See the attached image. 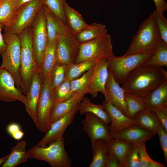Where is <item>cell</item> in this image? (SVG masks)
Wrapping results in <instances>:
<instances>
[{"label":"cell","mask_w":167,"mask_h":167,"mask_svg":"<svg viewBox=\"0 0 167 167\" xmlns=\"http://www.w3.org/2000/svg\"><path fill=\"white\" fill-rule=\"evenodd\" d=\"M109 70V74L103 94L104 101L112 104L127 116V108L124 96L125 92Z\"/></svg>","instance_id":"cell-17"},{"label":"cell","mask_w":167,"mask_h":167,"mask_svg":"<svg viewBox=\"0 0 167 167\" xmlns=\"http://www.w3.org/2000/svg\"><path fill=\"white\" fill-rule=\"evenodd\" d=\"M138 147L139 160V167H148V164L152 160L148 153L145 144L137 146Z\"/></svg>","instance_id":"cell-43"},{"label":"cell","mask_w":167,"mask_h":167,"mask_svg":"<svg viewBox=\"0 0 167 167\" xmlns=\"http://www.w3.org/2000/svg\"><path fill=\"white\" fill-rule=\"evenodd\" d=\"M152 110L155 113L160 122L167 131V105L156 107Z\"/></svg>","instance_id":"cell-42"},{"label":"cell","mask_w":167,"mask_h":167,"mask_svg":"<svg viewBox=\"0 0 167 167\" xmlns=\"http://www.w3.org/2000/svg\"><path fill=\"white\" fill-rule=\"evenodd\" d=\"M107 32L105 25L93 23L81 31L75 36L79 43H83L96 39Z\"/></svg>","instance_id":"cell-31"},{"label":"cell","mask_w":167,"mask_h":167,"mask_svg":"<svg viewBox=\"0 0 167 167\" xmlns=\"http://www.w3.org/2000/svg\"><path fill=\"white\" fill-rule=\"evenodd\" d=\"M135 124L156 134L160 121L153 110L146 108L138 112L132 119Z\"/></svg>","instance_id":"cell-25"},{"label":"cell","mask_w":167,"mask_h":167,"mask_svg":"<svg viewBox=\"0 0 167 167\" xmlns=\"http://www.w3.org/2000/svg\"><path fill=\"white\" fill-rule=\"evenodd\" d=\"M101 105L110 117V135L135 124L132 119L126 116L112 104L103 101Z\"/></svg>","instance_id":"cell-20"},{"label":"cell","mask_w":167,"mask_h":167,"mask_svg":"<svg viewBox=\"0 0 167 167\" xmlns=\"http://www.w3.org/2000/svg\"><path fill=\"white\" fill-rule=\"evenodd\" d=\"M42 0H32L17 10L10 24L4 26V32L16 35L30 26L42 6Z\"/></svg>","instance_id":"cell-8"},{"label":"cell","mask_w":167,"mask_h":167,"mask_svg":"<svg viewBox=\"0 0 167 167\" xmlns=\"http://www.w3.org/2000/svg\"><path fill=\"white\" fill-rule=\"evenodd\" d=\"M114 56L111 38L107 32L96 39L80 43L79 54L75 63L88 60L98 61Z\"/></svg>","instance_id":"cell-7"},{"label":"cell","mask_w":167,"mask_h":167,"mask_svg":"<svg viewBox=\"0 0 167 167\" xmlns=\"http://www.w3.org/2000/svg\"><path fill=\"white\" fill-rule=\"evenodd\" d=\"M165 165L153 160L152 159L148 163V167H165Z\"/></svg>","instance_id":"cell-50"},{"label":"cell","mask_w":167,"mask_h":167,"mask_svg":"<svg viewBox=\"0 0 167 167\" xmlns=\"http://www.w3.org/2000/svg\"><path fill=\"white\" fill-rule=\"evenodd\" d=\"M167 82V72L162 67L143 64L132 71L122 84L125 92L140 96Z\"/></svg>","instance_id":"cell-1"},{"label":"cell","mask_w":167,"mask_h":167,"mask_svg":"<svg viewBox=\"0 0 167 167\" xmlns=\"http://www.w3.org/2000/svg\"><path fill=\"white\" fill-rule=\"evenodd\" d=\"M54 104L49 76H46L43 78L37 105V127L40 131L45 133L50 127V116Z\"/></svg>","instance_id":"cell-10"},{"label":"cell","mask_w":167,"mask_h":167,"mask_svg":"<svg viewBox=\"0 0 167 167\" xmlns=\"http://www.w3.org/2000/svg\"><path fill=\"white\" fill-rule=\"evenodd\" d=\"M16 86L13 78L9 72L0 67V100L7 102L19 101L24 104L25 96Z\"/></svg>","instance_id":"cell-15"},{"label":"cell","mask_w":167,"mask_h":167,"mask_svg":"<svg viewBox=\"0 0 167 167\" xmlns=\"http://www.w3.org/2000/svg\"><path fill=\"white\" fill-rule=\"evenodd\" d=\"M32 0H10L11 3L15 11L24 4Z\"/></svg>","instance_id":"cell-48"},{"label":"cell","mask_w":167,"mask_h":167,"mask_svg":"<svg viewBox=\"0 0 167 167\" xmlns=\"http://www.w3.org/2000/svg\"><path fill=\"white\" fill-rule=\"evenodd\" d=\"M2 1H3V0H0V4L2 2Z\"/></svg>","instance_id":"cell-52"},{"label":"cell","mask_w":167,"mask_h":167,"mask_svg":"<svg viewBox=\"0 0 167 167\" xmlns=\"http://www.w3.org/2000/svg\"><path fill=\"white\" fill-rule=\"evenodd\" d=\"M70 81L64 80L58 86L52 89V95L54 103L66 101L71 96L73 93Z\"/></svg>","instance_id":"cell-35"},{"label":"cell","mask_w":167,"mask_h":167,"mask_svg":"<svg viewBox=\"0 0 167 167\" xmlns=\"http://www.w3.org/2000/svg\"><path fill=\"white\" fill-rule=\"evenodd\" d=\"M43 79L40 68L36 67L32 75L29 89L25 96V102L24 104L26 111L36 127L37 105Z\"/></svg>","instance_id":"cell-13"},{"label":"cell","mask_w":167,"mask_h":167,"mask_svg":"<svg viewBox=\"0 0 167 167\" xmlns=\"http://www.w3.org/2000/svg\"><path fill=\"white\" fill-rule=\"evenodd\" d=\"M107 141L118 158L120 167H126V156L133 143L123 140L111 138Z\"/></svg>","instance_id":"cell-32"},{"label":"cell","mask_w":167,"mask_h":167,"mask_svg":"<svg viewBox=\"0 0 167 167\" xmlns=\"http://www.w3.org/2000/svg\"><path fill=\"white\" fill-rule=\"evenodd\" d=\"M42 1L43 4L46 6L53 14L67 26L64 12L65 0H42Z\"/></svg>","instance_id":"cell-37"},{"label":"cell","mask_w":167,"mask_h":167,"mask_svg":"<svg viewBox=\"0 0 167 167\" xmlns=\"http://www.w3.org/2000/svg\"><path fill=\"white\" fill-rule=\"evenodd\" d=\"M79 111L80 115L86 113H91L107 124L110 123L111 119L109 113L104 109L101 105H96L92 102L91 100L84 97L79 103Z\"/></svg>","instance_id":"cell-27"},{"label":"cell","mask_w":167,"mask_h":167,"mask_svg":"<svg viewBox=\"0 0 167 167\" xmlns=\"http://www.w3.org/2000/svg\"><path fill=\"white\" fill-rule=\"evenodd\" d=\"M124 96L127 108V116L130 118L132 119L138 112L147 108L139 95L125 92Z\"/></svg>","instance_id":"cell-33"},{"label":"cell","mask_w":167,"mask_h":167,"mask_svg":"<svg viewBox=\"0 0 167 167\" xmlns=\"http://www.w3.org/2000/svg\"><path fill=\"white\" fill-rule=\"evenodd\" d=\"M161 40L167 44V19L163 14L153 12Z\"/></svg>","instance_id":"cell-40"},{"label":"cell","mask_w":167,"mask_h":167,"mask_svg":"<svg viewBox=\"0 0 167 167\" xmlns=\"http://www.w3.org/2000/svg\"><path fill=\"white\" fill-rule=\"evenodd\" d=\"M64 12L67 26L75 36L89 26L82 15L70 7L66 1L64 4Z\"/></svg>","instance_id":"cell-24"},{"label":"cell","mask_w":167,"mask_h":167,"mask_svg":"<svg viewBox=\"0 0 167 167\" xmlns=\"http://www.w3.org/2000/svg\"><path fill=\"white\" fill-rule=\"evenodd\" d=\"M15 11L10 0H3L0 4V24H3L4 26H8Z\"/></svg>","instance_id":"cell-38"},{"label":"cell","mask_w":167,"mask_h":167,"mask_svg":"<svg viewBox=\"0 0 167 167\" xmlns=\"http://www.w3.org/2000/svg\"><path fill=\"white\" fill-rule=\"evenodd\" d=\"M31 26L18 34L20 44V74L24 87L23 93L26 95L30 86L32 75L37 67L32 49Z\"/></svg>","instance_id":"cell-6"},{"label":"cell","mask_w":167,"mask_h":167,"mask_svg":"<svg viewBox=\"0 0 167 167\" xmlns=\"http://www.w3.org/2000/svg\"><path fill=\"white\" fill-rule=\"evenodd\" d=\"M85 94L84 92L73 93L66 100L54 103L50 116L51 124L68 113L83 99Z\"/></svg>","instance_id":"cell-21"},{"label":"cell","mask_w":167,"mask_h":167,"mask_svg":"<svg viewBox=\"0 0 167 167\" xmlns=\"http://www.w3.org/2000/svg\"><path fill=\"white\" fill-rule=\"evenodd\" d=\"M109 150L106 160V167H120L118 158L109 144Z\"/></svg>","instance_id":"cell-44"},{"label":"cell","mask_w":167,"mask_h":167,"mask_svg":"<svg viewBox=\"0 0 167 167\" xmlns=\"http://www.w3.org/2000/svg\"><path fill=\"white\" fill-rule=\"evenodd\" d=\"M94 67L86 71L79 78L71 81V88L73 94L82 92L86 94V91L92 79Z\"/></svg>","instance_id":"cell-34"},{"label":"cell","mask_w":167,"mask_h":167,"mask_svg":"<svg viewBox=\"0 0 167 167\" xmlns=\"http://www.w3.org/2000/svg\"><path fill=\"white\" fill-rule=\"evenodd\" d=\"M20 125L16 123H12L9 124L7 126L6 130L7 133L11 136L14 133L21 130Z\"/></svg>","instance_id":"cell-46"},{"label":"cell","mask_w":167,"mask_h":167,"mask_svg":"<svg viewBox=\"0 0 167 167\" xmlns=\"http://www.w3.org/2000/svg\"><path fill=\"white\" fill-rule=\"evenodd\" d=\"M140 96L146 107L152 110L156 107L167 105V82Z\"/></svg>","instance_id":"cell-22"},{"label":"cell","mask_w":167,"mask_h":167,"mask_svg":"<svg viewBox=\"0 0 167 167\" xmlns=\"http://www.w3.org/2000/svg\"><path fill=\"white\" fill-rule=\"evenodd\" d=\"M66 65L56 62L53 67L49 76L52 89L55 88L64 81Z\"/></svg>","instance_id":"cell-36"},{"label":"cell","mask_w":167,"mask_h":167,"mask_svg":"<svg viewBox=\"0 0 167 167\" xmlns=\"http://www.w3.org/2000/svg\"><path fill=\"white\" fill-rule=\"evenodd\" d=\"M8 155L0 158V166L3 164L8 156Z\"/></svg>","instance_id":"cell-51"},{"label":"cell","mask_w":167,"mask_h":167,"mask_svg":"<svg viewBox=\"0 0 167 167\" xmlns=\"http://www.w3.org/2000/svg\"><path fill=\"white\" fill-rule=\"evenodd\" d=\"M109 74L107 59H101L96 62L90 84L86 91V93L96 97L99 92L105 93V86Z\"/></svg>","instance_id":"cell-16"},{"label":"cell","mask_w":167,"mask_h":167,"mask_svg":"<svg viewBox=\"0 0 167 167\" xmlns=\"http://www.w3.org/2000/svg\"><path fill=\"white\" fill-rule=\"evenodd\" d=\"M4 25L0 24V54L1 55L5 52L6 48V45L4 40L2 31Z\"/></svg>","instance_id":"cell-47"},{"label":"cell","mask_w":167,"mask_h":167,"mask_svg":"<svg viewBox=\"0 0 167 167\" xmlns=\"http://www.w3.org/2000/svg\"><path fill=\"white\" fill-rule=\"evenodd\" d=\"M143 64L167 67V44L161 39L155 46L152 54Z\"/></svg>","instance_id":"cell-28"},{"label":"cell","mask_w":167,"mask_h":167,"mask_svg":"<svg viewBox=\"0 0 167 167\" xmlns=\"http://www.w3.org/2000/svg\"><path fill=\"white\" fill-rule=\"evenodd\" d=\"M6 45V50L2 55L0 67L7 70L13 78L16 87L23 93L24 88L20 74V44L17 35L4 32L2 34Z\"/></svg>","instance_id":"cell-4"},{"label":"cell","mask_w":167,"mask_h":167,"mask_svg":"<svg viewBox=\"0 0 167 167\" xmlns=\"http://www.w3.org/2000/svg\"><path fill=\"white\" fill-rule=\"evenodd\" d=\"M126 167H139L140 160L137 145L133 144L125 158Z\"/></svg>","instance_id":"cell-39"},{"label":"cell","mask_w":167,"mask_h":167,"mask_svg":"<svg viewBox=\"0 0 167 167\" xmlns=\"http://www.w3.org/2000/svg\"><path fill=\"white\" fill-rule=\"evenodd\" d=\"M64 142L63 137L45 146H32L28 151L29 158L45 161L52 167H70L72 160L66 151Z\"/></svg>","instance_id":"cell-3"},{"label":"cell","mask_w":167,"mask_h":167,"mask_svg":"<svg viewBox=\"0 0 167 167\" xmlns=\"http://www.w3.org/2000/svg\"><path fill=\"white\" fill-rule=\"evenodd\" d=\"M97 61L88 60L78 63L66 65L64 80L71 81L79 78L86 71L93 68Z\"/></svg>","instance_id":"cell-29"},{"label":"cell","mask_w":167,"mask_h":167,"mask_svg":"<svg viewBox=\"0 0 167 167\" xmlns=\"http://www.w3.org/2000/svg\"><path fill=\"white\" fill-rule=\"evenodd\" d=\"M159 136L160 145L165 162L167 163V131L160 122L156 130V134Z\"/></svg>","instance_id":"cell-41"},{"label":"cell","mask_w":167,"mask_h":167,"mask_svg":"<svg viewBox=\"0 0 167 167\" xmlns=\"http://www.w3.org/2000/svg\"><path fill=\"white\" fill-rule=\"evenodd\" d=\"M161 39L153 12L140 25L124 54L153 50Z\"/></svg>","instance_id":"cell-2"},{"label":"cell","mask_w":167,"mask_h":167,"mask_svg":"<svg viewBox=\"0 0 167 167\" xmlns=\"http://www.w3.org/2000/svg\"><path fill=\"white\" fill-rule=\"evenodd\" d=\"M26 143L19 141L11 149V152L2 167H15L26 162L29 159L28 151L26 150Z\"/></svg>","instance_id":"cell-26"},{"label":"cell","mask_w":167,"mask_h":167,"mask_svg":"<svg viewBox=\"0 0 167 167\" xmlns=\"http://www.w3.org/2000/svg\"><path fill=\"white\" fill-rule=\"evenodd\" d=\"M82 121L83 129L90 138L91 143L95 140L103 139L108 140L110 138L109 126L94 114L85 113Z\"/></svg>","instance_id":"cell-14"},{"label":"cell","mask_w":167,"mask_h":167,"mask_svg":"<svg viewBox=\"0 0 167 167\" xmlns=\"http://www.w3.org/2000/svg\"><path fill=\"white\" fill-rule=\"evenodd\" d=\"M24 135V132L21 130L14 133L11 136L15 140H19L23 137Z\"/></svg>","instance_id":"cell-49"},{"label":"cell","mask_w":167,"mask_h":167,"mask_svg":"<svg viewBox=\"0 0 167 167\" xmlns=\"http://www.w3.org/2000/svg\"><path fill=\"white\" fill-rule=\"evenodd\" d=\"M153 50L116 57L107 59L109 70L116 81L122 84L128 75L145 62Z\"/></svg>","instance_id":"cell-5"},{"label":"cell","mask_w":167,"mask_h":167,"mask_svg":"<svg viewBox=\"0 0 167 167\" xmlns=\"http://www.w3.org/2000/svg\"><path fill=\"white\" fill-rule=\"evenodd\" d=\"M57 40L48 43L44 52L40 68L43 78L49 76L51 69L56 62L55 51Z\"/></svg>","instance_id":"cell-30"},{"label":"cell","mask_w":167,"mask_h":167,"mask_svg":"<svg viewBox=\"0 0 167 167\" xmlns=\"http://www.w3.org/2000/svg\"><path fill=\"white\" fill-rule=\"evenodd\" d=\"M93 158L89 167H106L109 146L107 140L103 139L95 140L91 143Z\"/></svg>","instance_id":"cell-23"},{"label":"cell","mask_w":167,"mask_h":167,"mask_svg":"<svg viewBox=\"0 0 167 167\" xmlns=\"http://www.w3.org/2000/svg\"><path fill=\"white\" fill-rule=\"evenodd\" d=\"M80 44L73 33L59 37L56 48V62L66 65L75 63L79 54Z\"/></svg>","instance_id":"cell-11"},{"label":"cell","mask_w":167,"mask_h":167,"mask_svg":"<svg viewBox=\"0 0 167 167\" xmlns=\"http://www.w3.org/2000/svg\"><path fill=\"white\" fill-rule=\"evenodd\" d=\"M42 8L45 20L48 43L56 41L61 36L73 33L65 24L53 14L44 5Z\"/></svg>","instance_id":"cell-19"},{"label":"cell","mask_w":167,"mask_h":167,"mask_svg":"<svg viewBox=\"0 0 167 167\" xmlns=\"http://www.w3.org/2000/svg\"><path fill=\"white\" fill-rule=\"evenodd\" d=\"M79 107V103L68 113L51 124L49 131L36 145L45 146L63 137L66 129L73 122Z\"/></svg>","instance_id":"cell-12"},{"label":"cell","mask_w":167,"mask_h":167,"mask_svg":"<svg viewBox=\"0 0 167 167\" xmlns=\"http://www.w3.org/2000/svg\"><path fill=\"white\" fill-rule=\"evenodd\" d=\"M32 44L35 62L40 68L44 52L48 44L45 15L42 6L31 25Z\"/></svg>","instance_id":"cell-9"},{"label":"cell","mask_w":167,"mask_h":167,"mask_svg":"<svg viewBox=\"0 0 167 167\" xmlns=\"http://www.w3.org/2000/svg\"><path fill=\"white\" fill-rule=\"evenodd\" d=\"M156 134L136 124L110 135V138L125 140L139 146L145 144Z\"/></svg>","instance_id":"cell-18"},{"label":"cell","mask_w":167,"mask_h":167,"mask_svg":"<svg viewBox=\"0 0 167 167\" xmlns=\"http://www.w3.org/2000/svg\"><path fill=\"white\" fill-rule=\"evenodd\" d=\"M154 2L156 9L155 12L158 14H164L167 9V3L165 0H153Z\"/></svg>","instance_id":"cell-45"}]
</instances>
